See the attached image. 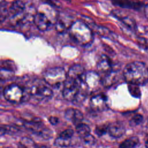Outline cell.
<instances>
[{
    "label": "cell",
    "mask_w": 148,
    "mask_h": 148,
    "mask_svg": "<svg viewBox=\"0 0 148 148\" xmlns=\"http://www.w3.org/2000/svg\"><path fill=\"white\" fill-rule=\"evenodd\" d=\"M145 147H146V148H148V139L146 141V143H145Z\"/></svg>",
    "instance_id": "obj_32"
},
{
    "label": "cell",
    "mask_w": 148,
    "mask_h": 148,
    "mask_svg": "<svg viewBox=\"0 0 148 148\" xmlns=\"http://www.w3.org/2000/svg\"><path fill=\"white\" fill-rule=\"evenodd\" d=\"M128 89H129L130 92L131 93V94L132 95H133L135 97H138L140 96V92L139 88L138 87V86L129 84Z\"/></svg>",
    "instance_id": "obj_25"
},
{
    "label": "cell",
    "mask_w": 148,
    "mask_h": 148,
    "mask_svg": "<svg viewBox=\"0 0 148 148\" xmlns=\"http://www.w3.org/2000/svg\"><path fill=\"white\" fill-rule=\"evenodd\" d=\"M82 82L66 77L64 82L62 95L65 99L68 101H75L81 89Z\"/></svg>",
    "instance_id": "obj_5"
},
{
    "label": "cell",
    "mask_w": 148,
    "mask_h": 148,
    "mask_svg": "<svg viewBox=\"0 0 148 148\" xmlns=\"http://www.w3.org/2000/svg\"><path fill=\"white\" fill-rule=\"evenodd\" d=\"M66 1H69V0H66Z\"/></svg>",
    "instance_id": "obj_33"
},
{
    "label": "cell",
    "mask_w": 148,
    "mask_h": 148,
    "mask_svg": "<svg viewBox=\"0 0 148 148\" xmlns=\"http://www.w3.org/2000/svg\"><path fill=\"white\" fill-rule=\"evenodd\" d=\"M73 130L71 128H68L61 132L58 136L65 139H71L73 135Z\"/></svg>",
    "instance_id": "obj_27"
},
{
    "label": "cell",
    "mask_w": 148,
    "mask_h": 148,
    "mask_svg": "<svg viewBox=\"0 0 148 148\" xmlns=\"http://www.w3.org/2000/svg\"><path fill=\"white\" fill-rule=\"evenodd\" d=\"M123 76L129 84L143 85L148 82V68L142 62L134 61L125 66Z\"/></svg>",
    "instance_id": "obj_1"
},
{
    "label": "cell",
    "mask_w": 148,
    "mask_h": 148,
    "mask_svg": "<svg viewBox=\"0 0 148 148\" xmlns=\"http://www.w3.org/2000/svg\"><path fill=\"white\" fill-rule=\"evenodd\" d=\"M107 98L102 94H99L92 97L90 101V105L92 109L95 111H102L107 107Z\"/></svg>",
    "instance_id": "obj_9"
},
{
    "label": "cell",
    "mask_w": 148,
    "mask_h": 148,
    "mask_svg": "<svg viewBox=\"0 0 148 148\" xmlns=\"http://www.w3.org/2000/svg\"><path fill=\"white\" fill-rule=\"evenodd\" d=\"M54 145L58 147H68L71 145V139H65L58 136L54 140Z\"/></svg>",
    "instance_id": "obj_21"
},
{
    "label": "cell",
    "mask_w": 148,
    "mask_h": 148,
    "mask_svg": "<svg viewBox=\"0 0 148 148\" xmlns=\"http://www.w3.org/2000/svg\"><path fill=\"white\" fill-rule=\"evenodd\" d=\"M3 95L8 101L13 103H18L24 99V90L18 84L12 83L5 87Z\"/></svg>",
    "instance_id": "obj_6"
},
{
    "label": "cell",
    "mask_w": 148,
    "mask_h": 148,
    "mask_svg": "<svg viewBox=\"0 0 148 148\" xmlns=\"http://www.w3.org/2000/svg\"><path fill=\"white\" fill-rule=\"evenodd\" d=\"M139 140L136 136H131L125 139L119 145V148H135L139 145Z\"/></svg>",
    "instance_id": "obj_17"
},
{
    "label": "cell",
    "mask_w": 148,
    "mask_h": 148,
    "mask_svg": "<svg viewBox=\"0 0 148 148\" xmlns=\"http://www.w3.org/2000/svg\"><path fill=\"white\" fill-rule=\"evenodd\" d=\"M143 121V116L141 114H135L130 121V123L131 125H137L139 124Z\"/></svg>",
    "instance_id": "obj_26"
},
{
    "label": "cell",
    "mask_w": 148,
    "mask_h": 148,
    "mask_svg": "<svg viewBox=\"0 0 148 148\" xmlns=\"http://www.w3.org/2000/svg\"><path fill=\"white\" fill-rule=\"evenodd\" d=\"M25 9L24 3L19 0H16L11 4L9 8V14H11V16H17L20 14L23 13V12Z\"/></svg>",
    "instance_id": "obj_16"
},
{
    "label": "cell",
    "mask_w": 148,
    "mask_h": 148,
    "mask_svg": "<svg viewBox=\"0 0 148 148\" xmlns=\"http://www.w3.org/2000/svg\"><path fill=\"white\" fill-rule=\"evenodd\" d=\"M74 21L69 16L65 14H58L54 27L56 31L58 33H63L70 28Z\"/></svg>",
    "instance_id": "obj_8"
},
{
    "label": "cell",
    "mask_w": 148,
    "mask_h": 148,
    "mask_svg": "<svg viewBox=\"0 0 148 148\" xmlns=\"http://www.w3.org/2000/svg\"><path fill=\"white\" fill-rule=\"evenodd\" d=\"M138 42L140 46L145 48L148 49V39L144 38H140L138 39Z\"/></svg>",
    "instance_id": "obj_29"
},
{
    "label": "cell",
    "mask_w": 148,
    "mask_h": 148,
    "mask_svg": "<svg viewBox=\"0 0 148 148\" xmlns=\"http://www.w3.org/2000/svg\"><path fill=\"white\" fill-rule=\"evenodd\" d=\"M9 9H8V8H6V5H5V3L3 4L2 3H1V16H0L1 22L2 23L3 21L9 16Z\"/></svg>",
    "instance_id": "obj_24"
},
{
    "label": "cell",
    "mask_w": 148,
    "mask_h": 148,
    "mask_svg": "<svg viewBox=\"0 0 148 148\" xmlns=\"http://www.w3.org/2000/svg\"><path fill=\"white\" fill-rule=\"evenodd\" d=\"M46 84H47L43 79H36L28 83L25 88L26 92L29 95L38 98H49L53 96L52 90Z\"/></svg>",
    "instance_id": "obj_3"
},
{
    "label": "cell",
    "mask_w": 148,
    "mask_h": 148,
    "mask_svg": "<svg viewBox=\"0 0 148 148\" xmlns=\"http://www.w3.org/2000/svg\"><path fill=\"white\" fill-rule=\"evenodd\" d=\"M67 77V73L61 67H53L47 69L43 75V80L51 87H57L64 83Z\"/></svg>",
    "instance_id": "obj_4"
},
{
    "label": "cell",
    "mask_w": 148,
    "mask_h": 148,
    "mask_svg": "<svg viewBox=\"0 0 148 148\" xmlns=\"http://www.w3.org/2000/svg\"><path fill=\"white\" fill-rule=\"evenodd\" d=\"M20 147L21 148H38L34 140L28 137H23L20 139Z\"/></svg>",
    "instance_id": "obj_20"
},
{
    "label": "cell",
    "mask_w": 148,
    "mask_h": 148,
    "mask_svg": "<svg viewBox=\"0 0 148 148\" xmlns=\"http://www.w3.org/2000/svg\"><path fill=\"white\" fill-rule=\"evenodd\" d=\"M76 131L82 138H84L90 134L91 129L87 124L82 123L76 125Z\"/></svg>",
    "instance_id": "obj_18"
},
{
    "label": "cell",
    "mask_w": 148,
    "mask_h": 148,
    "mask_svg": "<svg viewBox=\"0 0 148 148\" xmlns=\"http://www.w3.org/2000/svg\"><path fill=\"white\" fill-rule=\"evenodd\" d=\"M144 12H145V14L146 18L148 20V3L145 6Z\"/></svg>",
    "instance_id": "obj_31"
},
{
    "label": "cell",
    "mask_w": 148,
    "mask_h": 148,
    "mask_svg": "<svg viewBox=\"0 0 148 148\" xmlns=\"http://www.w3.org/2000/svg\"><path fill=\"white\" fill-rule=\"evenodd\" d=\"M108 125L102 124V125L96 127L95 130V132L97 135L100 136L104 135L106 132H108Z\"/></svg>",
    "instance_id": "obj_23"
},
{
    "label": "cell",
    "mask_w": 148,
    "mask_h": 148,
    "mask_svg": "<svg viewBox=\"0 0 148 148\" xmlns=\"http://www.w3.org/2000/svg\"><path fill=\"white\" fill-rule=\"evenodd\" d=\"M116 73L111 71L105 75V76L101 80V83L105 87H110L113 85L116 81Z\"/></svg>",
    "instance_id": "obj_19"
},
{
    "label": "cell",
    "mask_w": 148,
    "mask_h": 148,
    "mask_svg": "<svg viewBox=\"0 0 148 148\" xmlns=\"http://www.w3.org/2000/svg\"><path fill=\"white\" fill-rule=\"evenodd\" d=\"M15 68H16V66H15L14 62L11 61L5 60V61H2L1 62V69L14 72Z\"/></svg>",
    "instance_id": "obj_22"
},
{
    "label": "cell",
    "mask_w": 148,
    "mask_h": 148,
    "mask_svg": "<svg viewBox=\"0 0 148 148\" xmlns=\"http://www.w3.org/2000/svg\"><path fill=\"white\" fill-rule=\"evenodd\" d=\"M97 70L102 73H108L112 71V62L106 55H102L99 58L97 63Z\"/></svg>",
    "instance_id": "obj_14"
},
{
    "label": "cell",
    "mask_w": 148,
    "mask_h": 148,
    "mask_svg": "<svg viewBox=\"0 0 148 148\" xmlns=\"http://www.w3.org/2000/svg\"><path fill=\"white\" fill-rule=\"evenodd\" d=\"M101 79L99 75L94 71H89L85 72L84 74L82 82L81 83V87L84 90H94L97 88Z\"/></svg>",
    "instance_id": "obj_7"
},
{
    "label": "cell",
    "mask_w": 148,
    "mask_h": 148,
    "mask_svg": "<svg viewBox=\"0 0 148 148\" xmlns=\"http://www.w3.org/2000/svg\"><path fill=\"white\" fill-rule=\"evenodd\" d=\"M115 6L123 8L133 10H139L143 6V3L139 0H112Z\"/></svg>",
    "instance_id": "obj_10"
},
{
    "label": "cell",
    "mask_w": 148,
    "mask_h": 148,
    "mask_svg": "<svg viewBox=\"0 0 148 148\" xmlns=\"http://www.w3.org/2000/svg\"><path fill=\"white\" fill-rule=\"evenodd\" d=\"M49 121L50 123V124H53V125H56L58 123V119L57 117L55 116H50L49 118Z\"/></svg>",
    "instance_id": "obj_30"
},
{
    "label": "cell",
    "mask_w": 148,
    "mask_h": 148,
    "mask_svg": "<svg viewBox=\"0 0 148 148\" xmlns=\"http://www.w3.org/2000/svg\"><path fill=\"white\" fill-rule=\"evenodd\" d=\"M113 14L129 28L132 29H136V22L134 20V19L131 17L129 16L120 14V12L118 11H115L114 13H113Z\"/></svg>",
    "instance_id": "obj_15"
},
{
    "label": "cell",
    "mask_w": 148,
    "mask_h": 148,
    "mask_svg": "<svg viewBox=\"0 0 148 148\" xmlns=\"http://www.w3.org/2000/svg\"><path fill=\"white\" fill-rule=\"evenodd\" d=\"M85 72L84 68L81 65L75 64L69 69L67 73V77L82 82Z\"/></svg>",
    "instance_id": "obj_12"
},
{
    "label": "cell",
    "mask_w": 148,
    "mask_h": 148,
    "mask_svg": "<svg viewBox=\"0 0 148 148\" xmlns=\"http://www.w3.org/2000/svg\"><path fill=\"white\" fill-rule=\"evenodd\" d=\"M69 32L72 39L80 46L89 45L93 40L92 29L83 21H75L69 29Z\"/></svg>",
    "instance_id": "obj_2"
},
{
    "label": "cell",
    "mask_w": 148,
    "mask_h": 148,
    "mask_svg": "<svg viewBox=\"0 0 148 148\" xmlns=\"http://www.w3.org/2000/svg\"><path fill=\"white\" fill-rule=\"evenodd\" d=\"M108 132L112 137L118 138L125 134V128L121 123L113 122L108 125Z\"/></svg>",
    "instance_id": "obj_13"
},
{
    "label": "cell",
    "mask_w": 148,
    "mask_h": 148,
    "mask_svg": "<svg viewBox=\"0 0 148 148\" xmlns=\"http://www.w3.org/2000/svg\"><path fill=\"white\" fill-rule=\"evenodd\" d=\"M83 139L84 140V141L86 143H87L88 144H91V145H92V144L93 145L96 142L95 138L92 135H91V134H90L88 136H86L85 138H83Z\"/></svg>",
    "instance_id": "obj_28"
},
{
    "label": "cell",
    "mask_w": 148,
    "mask_h": 148,
    "mask_svg": "<svg viewBox=\"0 0 148 148\" xmlns=\"http://www.w3.org/2000/svg\"><path fill=\"white\" fill-rule=\"evenodd\" d=\"M65 117L76 125L82 123L84 118L83 113L79 110L73 108L67 109L65 112Z\"/></svg>",
    "instance_id": "obj_11"
}]
</instances>
